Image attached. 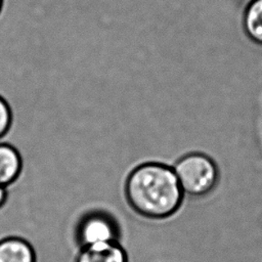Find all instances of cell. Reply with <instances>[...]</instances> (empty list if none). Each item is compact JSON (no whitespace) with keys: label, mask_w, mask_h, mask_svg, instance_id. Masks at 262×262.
Here are the masks:
<instances>
[{"label":"cell","mask_w":262,"mask_h":262,"mask_svg":"<svg viewBox=\"0 0 262 262\" xmlns=\"http://www.w3.org/2000/svg\"><path fill=\"white\" fill-rule=\"evenodd\" d=\"M125 193L135 212L151 219L175 213L183 195L175 171L156 163L135 168L127 178Z\"/></svg>","instance_id":"cell-1"},{"label":"cell","mask_w":262,"mask_h":262,"mask_svg":"<svg viewBox=\"0 0 262 262\" xmlns=\"http://www.w3.org/2000/svg\"><path fill=\"white\" fill-rule=\"evenodd\" d=\"M174 171L182 191L192 196L207 194L218 180L216 165L202 154L185 156L177 162Z\"/></svg>","instance_id":"cell-2"},{"label":"cell","mask_w":262,"mask_h":262,"mask_svg":"<svg viewBox=\"0 0 262 262\" xmlns=\"http://www.w3.org/2000/svg\"><path fill=\"white\" fill-rule=\"evenodd\" d=\"M117 227L114 221L103 214H90L85 217L78 228V238L84 246L115 242Z\"/></svg>","instance_id":"cell-3"},{"label":"cell","mask_w":262,"mask_h":262,"mask_svg":"<svg viewBox=\"0 0 262 262\" xmlns=\"http://www.w3.org/2000/svg\"><path fill=\"white\" fill-rule=\"evenodd\" d=\"M76 262H127V257L116 242L97 243L84 246Z\"/></svg>","instance_id":"cell-4"},{"label":"cell","mask_w":262,"mask_h":262,"mask_svg":"<svg viewBox=\"0 0 262 262\" xmlns=\"http://www.w3.org/2000/svg\"><path fill=\"white\" fill-rule=\"evenodd\" d=\"M0 262H35V252L26 241L7 237L0 241Z\"/></svg>","instance_id":"cell-5"},{"label":"cell","mask_w":262,"mask_h":262,"mask_svg":"<svg viewBox=\"0 0 262 262\" xmlns=\"http://www.w3.org/2000/svg\"><path fill=\"white\" fill-rule=\"evenodd\" d=\"M21 159L18 151L11 145L0 143V185L12 183L19 175Z\"/></svg>","instance_id":"cell-6"},{"label":"cell","mask_w":262,"mask_h":262,"mask_svg":"<svg viewBox=\"0 0 262 262\" xmlns=\"http://www.w3.org/2000/svg\"><path fill=\"white\" fill-rule=\"evenodd\" d=\"M246 29L254 40L262 43V0H254L245 17Z\"/></svg>","instance_id":"cell-7"},{"label":"cell","mask_w":262,"mask_h":262,"mask_svg":"<svg viewBox=\"0 0 262 262\" xmlns=\"http://www.w3.org/2000/svg\"><path fill=\"white\" fill-rule=\"evenodd\" d=\"M12 115L8 103L0 96V138L6 134L11 125Z\"/></svg>","instance_id":"cell-8"},{"label":"cell","mask_w":262,"mask_h":262,"mask_svg":"<svg viewBox=\"0 0 262 262\" xmlns=\"http://www.w3.org/2000/svg\"><path fill=\"white\" fill-rule=\"evenodd\" d=\"M6 199V192L4 189V186L0 185V207L3 205V203L5 202Z\"/></svg>","instance_id":"cell-9"},{"label":"cell","mask_w":262,"mask_h":262,"mask_svg":"<svg viewBox=\"0 0 262 262\" xmlns=\"http://www.w3.org/2000/svg\"><path fill=\"white\" fill-rule=\"evenodd\" d=\"M2 3H3V0H0V11H1V8H2Z\"/></svg>","instance_id":"cell-10"}]
</instances>
